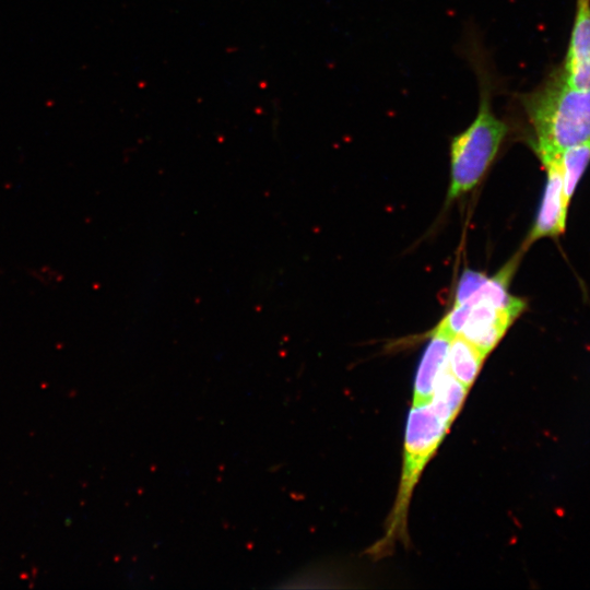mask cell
Masks as SVG:
<instances>
[{"label": "cell", "instance_id": "obj_1", "mask_svg": "<svg viewBox=\"0 0 590 590\" xmlns=\"http://www.w3.org/2000/svg\"><path fill=\"white\" fill-rule=\"evenodd\" d=\"M465 51L477 79L480 99L472 122L450 141L448 201L467 193L480 182L508 132V125L493 109L494 80L483 47L472 38Z\"/></svg>", "mask_w": 590, "mask_h": 590}, {"label": "cell", "instance_id": "obj_2", "mask_svg": "<svg viewBox=\"0 0 590 590\" xmlns=\"http://www.w3.org/2000/svg\"><path fill=\"white\" fill-rule=\"evenodd\" d=\"M521 103L532 127L538 155L590 142V88L568 85L558 71Z\"/></svg>", "mask_w": 590, "mask_h": 590}, {"label": "cell", "instance_id": "obj_3", "mask_svg": "<svg viewBox=\"0 0 590 590\" xmlns=\"http://www.w3.org/2000/svg\"><path fill=\"white\" fill-rule=\"evenodd\" d=\"M449 427L428 403L411 408L405 426L402 472L397 496L385 521L384 535L367 550V555L374 559L392 554L399 542L409 544L408 514L413 491Z\"/></svg>", "mask_w": 590, "mask_h": 590}, {"label": "cell", "instance_id": "obj_4", "mask_svg": "<svg viewBox=\"0 0 590 590\" xmlns=\"http://www.w3.org/2000/svg\"><path fill=\"white\" fill-rule=\"evenodd\" d=\"M545 170L546 182L532 228L530 229L522 251L540 238H557L564 233L568 209L563 199V178L559 164V152L539 155Z\"/></svg>", "mask_w": 590, "mask_h": 590}, {"label": "cell", "instance_id": "obj_5", "mask_svg": "<svg viewBox=\"0 0 590 590\" xmlns=\"http://www.w3.org/2000/svg\"><path fill=\"white\" fill-rule=\"evenodd\" d=\"M560 78L576 88H590V0H576V14Z\"/></svg>", "mask_w": 590, "mask_h": 590}, {"label": "cell", "instance_id": "obj_6", "mask_svg": "<svg viewBox=\"0 0 590 590\" xmlns=\"http://www.w3.org/2000/svg\"><path fill=\"white\" fill-rule=\"evenodd\" d=\"M467 304L470 306V311L459 335L472 343L487 357L517 317L483 302Z\"/></svg>", "mask_w": 590, "mask_h": 590}, {"label": "cell", "instance_id": "obj_7", "mask_svg": "<svg viewBox=\"0 0 590 590\" xmlns=\"http://www.w3.org/2000/svg\"><path fill=\"white\" fill-rule=\"evenodd\" d=\"M453 335L438 324L430 332L422 354L413 386L412 406L426 404L432 398L435 381L447 363V354Z\"/></svg>", "mask_w": 590, "mask_h": 590}, {"label": "cell", "instance_id": "obj_8", "mask_svg": "<svg viewBox=\"0 0 590 590\" xmlns=\"http://www.w3.org/2000/svg\"><path fill=\"white\" fill-rule=\"evenodd\" d=\"M469 390L450 373L446 363L436 378L428 404L439 418L451 426Z\"/></svg>", "mask_w": 590, "mask_h": 590}, {"label": "cell", "instance_id": "obj_9", "mask_svg": "<svg viewBox=\"0 0 590 590\" xmlns=\"http://www.w3.org/2000/svg\"><path fill=\"white\" fill-rule=\"evenodd\" d=\"M486 356L463 337L452 338L448 354L447 367L455 378L468 390L476 380Z\"/></svg>", "mask_w": 590, "mask_h": 590}, {"label": "cell", "instance_id": "obj_10", "mask_svg": "<svg viewBox=\"0 0 590 590\" xmlns=\"http://www.w3.org/2000/svg\"><path fill=\"white\" fill-rule=\"evenodd\" d=\"M559 164L563 178V199L568 209L576 187L590 164V142L560 151Z\"/></svg>", "mask_w": 590, "mask_h": 590}, {"label": "cell", "instance_id": "obj_11", "mask_svg": "<svg viewBox=\"0 0 590 590\" xmlns=\"http://www.w3.org/2000/svg\"><path fill=\"white\" fill-rule=\"evenodd\" d=\"M483 272L465 269L456 288L455 304L465 303L487 280Z\"/></svg>", "mask_w": 590, "mask_h": 590}]
</instances>
